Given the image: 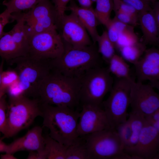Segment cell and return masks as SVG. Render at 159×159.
Returning <instances> with one entry per match:
<instances>
[{
    "instance_id": "1",
    "label": "cell",
    "mask_w": 159,
    "mask_h": 159,
    "mask_svg": "<svg viewBox=\"0 0 159 159\" xmlns=\"http://www.w3.org/2000/svg\"><path fill=\"white\" fill-rule=\"evenodd\" d=\"M80 78L52 71L41 82L37 98L41 103L74 109L80 103Z\"/></svg>"
},
{
    "instance_id": "2",
    "label": "cell",
    "mask_w": 159,
    "mask_h": 159,
    "mask_svg": "<svg viewBox=\"0 0 159 159\" xmlns=\"http://www.w3.org/2000/svg\"><path fill=\"white\" fill-rule=\"evenodd\" d=\"M43 126L49 130V135L67 147L78 138L77 132L80 112L74 109L40 103Z\"/></svg>"
},
{
    "instance_id": "3",
    "label": "cell",
    "mask_w": 159,
    "mask_h": 159,
    "mask_svg": "<svg viewBox=\"0 0 159 159\" xmlns=\"http://www.w3.org/2000/svg\"><path fill=\"white\" fill-rule=\"evenodd\" d=\"M64 44L62 55L49 60L51 70L67 76L80 78L88 70L100 66V54L95 44L74 47Z\"/></svg>"
},
{
    "instance_id": "4",
    "label": "cell",
    "mask_w": 159,
    "mask_h": 159,
    "mask_svg": "<svg viewBox=\"0 0 159 159\" xmlns=\"http://www.w3.org/2000/svg\"><path fill=\"white\" fill-rule=\"evenodd\" d=\"M42 115L41 104L38 98L24 96L9 98L6 131L3 138L13 137L28 128L37 117Z\"/></svg>"
},
{
    "instance_id": "5",
    "label": "cell",
    "mask_w": 159,
    "mask_h": 159,
    "mask_svg": "<svg viewBox=\"0 0 159 159\" xmlns=\"http://www.w3.org/2000/svg\"><path fill=\"white\" fill-rule=\"evenodd\" d=\"M9 62L15 65L18 84L23 96L37 98L41 82L51 71L49 60L39 59L27 55Z\"/></svg>"
},
{
    "instance_id": "6",
    "label": "cell",
    "mask_w": 159,
    "mask_h": 159,
    "mask_svg": "<svg viewBox=\"0 0 159 159\" xmlns=\"http://www.w3.org/2000/svg\"><path fill=\"white\" fill-rule=\"evenodd\" d=\"M80 78V102L82 105L101 106L104 97L110 91L114 82L107 68L99 66L90 69Z\"/></svg>"
},
{
    "instance_id": "7",
    "label": "cell",
    "mask_w": 159,
    "mask_h": 159,
    "mask_svg": "<svg viewBox=\"0 0 159 159\" xmlns=\"http://www.w3.org/2000/svg\"><path fill=\"white\" fill-rule=\"evenodd\" d=\"M90 159H130L124 150L115 128L110 127L84 136Z\"/></svg>"
},
{
    "instance_id": "8",
    "label": "cell",
    "mask_w": 159,
    "mask_h": 159,
    "mask_svg": "<svg viewBox=\"0 0 159 159\" xmlns=\"http://www.w3.org/2000/svg\"><path fill=\"white\" fill-rule=\"evenodd\" d=\"M134 80L116 78L109 92V96L102 103L101 106L111 127L115 128L127 120L131 86Z\"/></svg>"
},
{
    "instance_id": "9",
    "label": "cell",
    "mask_w": 159,
    "mask_h": 159,
    "mask_svg": "<svg viewBox=\"0 0 159 159\" xmlns=\"http://www.w3.org/2000/svg\"><path fill=\"white\" fill-rule=\"evenodd\" d=\"M57 29H52L30 36L28 55L40 60H49L60 57L64 45Z\"/></svg>"
},
{
    "instance_id": "10",
    "label": "cell",
    "mask_w": 159,
    "mask_h": 159,
    "mask_svg": "<svg viewBox=\"0 0 159 159\" xmlns=\"http://www.w3.org/2000/svg\"><path fill=\"white\" fill-rule=\"evenodd\" d=\"M23 15L29 36L58 29L56 12L49 0H41L27 12L23 13Z\"/></svg>"
},
{
    "instance_id": "11",
    "label": "cell",
    "mask_w": 159,
    "mask_h": 159,
    "mask_svg": "<svg viewBox=\"0 0 159 159\" xmlns=\"http://www.w3.org/2000/svg\"><path fill=\"white\" fill-rule=\"evenodd\" d=\"M149 84L133 81L130 92L131 110L145 117L159 109V95Z\"/></svg>"
},
{
    "instance_id": "12",
    "label": "cell",
    "mask_w": 159,
    "mask_h": 159,
    "mask_svg": "<svg viewBox=\"0 0 159 159\" xmlns=\"http://www.w3.org/2000/svg\"><path fill=\"white\" fill-rule=\"evenodd\" d=\"M79 120L77 132L79 137L111 127L101 106L82 105Z\"/></svg>"
},
{
    "instance_id": "13",
    "label": "cell",
    "mask_w": 159,
    "mask_h": 159,
    "mask_svg": "<svg viewBox=\"0 0 159 159\" xmlns=\"http://www.w3.org/2000/svg\"><path fill=\"white\" fill-rule=\"evenodd\" d=\"M64 43L74 47H83L92 44L87 30L76 15L65 14L58 24Z\"/></svg>"
},
{
    "instance_id": "14",
    "label": "cell",
    "mask_w": 159,
    "mask_h": 159,
    "mask_svg": "<svg viewBox=\"0 0 159 159\" xmlns=\"http://www.w3.org/2000/svg\"><path fill=\"white\" fill-rule=\"evenodd\" d=\"M137 82L148 81L154 88L159 89V50L153 47L146 49L134 64Z\"/></svg>"
},
{
    "instance_id": "15",
    "label": "cell",
    "mask_w": 159,
    "mask_h": 159,
    "mask_svg": "<svg viewBox=\"0 0 159 159\" xmlns=\"http://www.w3.org/2000/svg\"><path fill=\"white\" fill-rule=\"evenodd\" d=\"M159 131L146 121L136 145L129 152L132 159L159 158Z\"/></svg>"
},
{
    "instance_id": "16",
    "label": "cell",
    "mask_w": 159,
    "mask_h": 159,
    "mask_svg": "<svg viewBox=\"0 0 159 159\" xmlns=\"http://www.w3.org/2000/svg\"><path fill=\"white\" fill-rule=\"evenodd\" d=\"M44 145L45 137L42 134V129L40 126H36L23 136L8 144L6 153L14 154L20 151H35L44 149Z\"/></svg>"
},
{
    "instance_id": "17",
    "label": "cell",
    "mask_w": 159,
    "mask_h": 159,
    "mask_svg": "<svg viewBox=\"0 0 159 159\" xmlns=\"http://www.w3.org/2000/svg\"><path fill=\"white\" fill-rule=\"evenodd\" d=\"M70 11L77 17L90 35L93 43L96 44L99 34L97 26L99 22L92 7L86 8L77 6L72 1L66 10Z\"/></svg>"
},
{
    "instance_id": "18",
    "label": "cell",
    "mask_w": 159,
    "mask_h": 159,
    "mask_svg": "<svg viewBox=\"0 0 159 159\" xmlns=\"http://www.w3.org/2000/svg\"><path fill=\"white\" fill-rule=\"evenodd\" d=\"M138 21L143 33L142 42L146 45H158L159 42V26L150 11L139 12Z\"/></svg>"
},
{
    "instance_id": "19",
    "label": "cell",
    "mask_w": 159,
    "mask_h": 159,
    "mask_svg": "<svg viewBox=\"0 0 159 159\" xmlns=\"http://www.w3.org/2000/svg\"><path fill=\"white\" fill-rule=\"evenodd\" d=\"M27 55V53L13 39L10 31L4 32L0 37V56L9 61Z\"/></svg>"
},
{
    "instance_id": "20",
    "label": "cell",
    "mask_w": 159,
    "mask_h": 159,
    "mask_svg": "<svg viewBox=\"0 0 159 159\" xmlns=\"http://www.w3.org/2000/svg\"><path fill=\"white\" fill-rule=\"evenodd\" d=\"M12 20H16V23L10 31L14 41L28 54L30 36L25 23L23 13L12 14Z\"/></svg>"
},
{
    "instance_id": "21",
    "label": "cell",
    "mask_w": 159,
    "mask_h": 159,
    "mask_svg": "<svg viewBox=\"0 0 159 159\" xmlns=\"http://www.w3.org/2000/svg\"><path fill=\"white\" fill-rule=\"evenodd\" d=\"M127 119L130 123L132 134L124 150L128 154L136 145L146 120L145 117L142 114L132 110L130 113Z\"/></svg>"
},
{
    "instance_id": "22",
    "label": "cell",
    "mask_w": 159,
    "mask_h": 159,
    "mask_svg": "<svg viewBox=\"0 0 159 159\" xmlns=\"http://www.w3.org/2000/svg\"><path fill=\"white\" fill-rule=\"evenodd\" d=\"M107 69L117 78L133 80L129 65L120 55L115 54L108 63Z\"/></svg>"
},
{
    "instance_id": "23",
    "label": "cell",
    "mask_w": 159,
    "mask_h": 159,
    "mask_svg": "<svg viewBox=\"0 0 159 159\" xmlns=\"http://www.w3.org/2000/svg\"><path fill=\"white\" fill-rule=\"evenodd\" d=\"M147 49L146 45L140 41L123 47L118 51L121 56L126 61L134 64L140 59Z\"/></svg>"
},
{
    "instance_id": "24",
    "label": "cell",
    "mask_w": 159,
    "mask_h": 159,
    "mask_svg": "<svg viewBox=\"0 0 159 159\" xmlns=\"http://www.w3.org/2000/svg\"><path fill=\"white\" fill-rule=\"evenodd\" d=\"M67 148L49 135L45 137L44 149L47 159H66Z\"/></svg>"
},
{
    "instance_id": "25",
    "label": "cell",
    "mask_w": 159,
    "mask_h": 159,
    "mask_svg": "<svg viewBox=\"0 0 159 159\" xmlns=\"http://www.w3.org/2000/svg\"><path fill=\"white\" fill-rule=\"evenodd\" d=\"M98 52L102 56L103 59L108 63L110 60L115 54L114 45L110 40L107 31L103 32L97 39Z\"/></svg>"
},
{
    "instance_id": "26",
    "label": "cell",
    "mask_w": 159,
    "mask_h": 159,
    "mask_svg": "<svg viewBox=\"0 0 159 159\" xmlns=\"http://www.w3.org/2000/svg\"><path fill=\"white\" fill-rule=\"evenodd\" d=\"M66 159H90L84 138L79 137L67 148Z\"/></svg>"
},
{
    "instance_id": "27",
    "label": "cell",
    "mask_w": 159,
    "mask_h": 159,
    "mask_svg": "<svg viewBox=\"0 0 159 159\" xmlns=\"http://www.w3.org/2000/svg\"><path fill=\"white\" fill-rule=\"evenodd\" d=\"M94 9L99 22L105 26L111 19L110 15L113 10V0H96Z\"/></svg>"
},
{
    "instance_id": "28",
    "label": "cell",
    "mask_w": 159,
    "mask_h": 159,
    "mask_svg": "<svg viewBox=\"0 0 159 159\" xmlns=\"http://www.w3.org/2000/svg\"><path fill=\"white\" fill-rule=\"evenodd\" d=\"M41 0H9L5 1L3 4L6 6V9L11 14L21 12L30 9Z\"/></svg>"
},
{
    "instance_id": "29",
    "label": "cell",
    "mask_w": 159,
    "mask_h": 159,
    "mask_svg": "<svg viewBox=\"0 0 159 159\" xmlns=\"http://www.w3.org/2000/svg\"><path fill=\"white\" fill-rule=\"evenodd\" d=\"M139 41V38L134 31V26L130 25L120 33L115 46V49L119 50L122 47Z\"/></svg>"
},
{
    "instance_id": "30",
    "label": "cell",
    "mask_w": 159,
    "mask_h": 159,
    "mask_svg": "<svg viewBox=\"0 0 159 159\" xmlns=\"http://www.w3.org/2000/svg\"><path fill=\"white\" fill-rule=\"evenodd\" d=\"M115 129L119 136L124 150L131 135V129L129 121L127 119L126 121L117 126Z\"/></svg>"
},
{
    "instance_id": "31",
    "label": "cell",
    "mask_w": 159,
    "mask_h": 159,
    "mask_svg": "<svg viewBox=\"0 0 159 159\" xmlns=\"http://www.w3.org/2000/svg\"><path fill=\"white\" fill-rule=\"evenodd\" d=\"M18 80V76L14 69L4 71L2 75L1 88L6 91L9 87Z\"/></svg>"
},
{
    "instance_id": "32",
    "label": "cell",
    "mask_w": 159,
    "mask_h": 159,
    "mask_svg": "<svg viewBox=\"0 0 159 159\" xmlns=\"http://www.w3.org/2000/svg\"><path fill=\"white\" fill-rule=\"evenodd\" d=\"M113 10L118 9L138 19V12L132 6L121 0H113Z\"/></svg>"
},
{
    "instance_id": "33",
    "label": "cell",
    "mask_w": 159,
    "mask_h": 159,
    "mask_svg": "<svg viewBox=\"0 0 159 159\" xmlns=\"http://www.w3.org/2000/svg\"><path fill=\"white\" fill-rule=\"evenodd\" d=\"M114 11L115 14L114 17L120 21L134 26L138 24V19L119 10L117 9Z\"/></svg>"
},
{
    "instance_id": "34",
    "label": "cell",
    "mask_w": 159,
    "mask_h": 159,
    "mask_svg": "<svg viewBox=\"0 0 159 159\" xmlns=\"http://www.w3.org/2000/svg\"><path fill=\"white\" fill-rule=\"evenodd\" d=\"M7 104L3 97L0 100V132L4 135L6 132L7 124Z\"/></svg>"
},
{
    "instance_id": "35",
    "label": "cell",
    "mask_w": 159,
    "mask_h": 159,
    "mask_svg": "<svg viewBox=\"0 0 159 159\" xmlns=\"http://www.w3.org/2000/svg\"><path fill=\"white\" fill-rule=\"evenodd\" d=\"M134 7L138 12L149 11L152 9L150 4L145 0H121Z\"/></svg>"
},
{
    "instance_id": "36",
    "label": "cell",
    "mask_w": 159,
    "mask_h": 159,
    "mask_svg": "<svg viewBox=\"0 0 159 159\" xmlns=\"http://www.w3.org/2000/svg\"><path fill=\"white\" fill-rule=\"evenodd\" d=\"M70 0H52L56 12L58 25L59 22L65 14L67 4Z\"/></svg>"
},
{
    "instance_id": "37",
    "label": "cell",
    "mask_w": 159,
    "mask_h": 159,
    "mask_svg": "<svg viewBox=\"0 0 159 159\" xmlns=\"http://www.w3.org/2000/svg\"><path fill=\"white\" fill-rule=\"evenodd\" d=\"M105 26L107 29L108 36L115 47L119 32L115 24L113 19H111Z\"/></svg>"
},
{
    "instance_id": "38",
    "label": "cell",
    "mask_w": 159,
    "mask_h": 159,
    "mask_svg": "<svg viewBox=\"0 0 159 159\" xmlns=\"http://www.w3.org/2000/svg\"><path fill=\"white\" fill-rule=\"evenodd\" d=\"M145 118L148 124L159 131V109Z\"/></svg>"
},
{
    "instance_id": "39",
    "label": "cell",
    "mask_w": 159,
    "mask_h": 159,
    "mask_svg": "<svg viewBox=\"0 0 159 159\" xmlns=\"http://www.w3.org/2000/svg\"><path fill=\"white\" fill-rule=\"evenodd\" d=\"M12 20V14L10 13L6 9L0 14V37L4 32V26Z\"/></svg>"
},
{
    "instance_id": "40",
    "label": "cell",
    "mask_w": 159,
    "mask_h": 159,
    "mask_svg": "<svg viewBox=\"0 0 159 159\" xmlns=\"http://www.w3.org/2000/svg\"><path fill=\"white\" fill-rule=\"evenodd\" d=\"M28 159H47V155L44 148L42 149L30 152L27 157Z\"/></svg>"
},
{
    "instance_id": "41",
    "label": "cell",
    "mask_w": 159,
    "mask_h": 159,
    "mask_svg": "<svg viewBox=\"0 0 159 159\" xmlns=\"http://www.w3.org/2000/svg\"><path fill=\"white\" fill-rule=\"evenodd\" d=\"M150 11L158 25L159 26V2L157 1L153 4Z\"/></svg>"
},
{
    "instance_id": "42",
    "label": "cell",
    "mask_w": 159,
    "mask_h": 159,
    "mask_svg": "<svg viewBox=\"0 0 159 159\" xmlns=\"http://www.w3.org/2000/svg\"><path fill=\"white\" fill-rule=\"evenodd\" d=\"M80 5L83 7H90L92 6L93 2L90 0H77Z\"/></svg>"
},
{
    "instance_id": "43",
    "label": "cell",
    "mask_w": 159,
    "mask_h": 159,
    "mask_svg": "<svg viewBox=\"0 0 159 159\" xmlns=\"http://www.w3.org/2000/svg\"><path fill=\"white\" fill-rule=\"evenodd\" d=\"M0 158L1 159H16L18 158L14 155V154L6 153L5 154L1 155Z\"/></svg>"
},
{
    "instance_id": "44",
    "label": "cell",
    "mask_w": 159,
    "mask_h": 159,
    "mask_svg": "<svg viewBox=\"0 0 159 159\" xmlns=\"http://www.w3.org/2000/svg\"><path fill=\"white\" fill-rule=\"evenodd\" d=\"M8 144L3 142L0 139V153H6L8 149Z\"/></svg>"
},
{
    "instance_id": "45",
    "label": "cell",
    "mask_w": 159,
    "mask_h": 159,
    "mask_svg": "<svg viewBox=\"0 0 159 159\" xmlns=\"http://www.w3.org/2000/svg\"><path fill=\"white\" fill-rule=\"evenodd\" d=\"M4 64V62L3 61H2L0 64V89H2L1 88V83H2V72L3 71H4L3 70Z\"/></svg>"
},
{
    "instance_id": "46",
    "label": "cell",
    "mask_w": 159,
    "mask_h": 159,
    "mask_svg": "<svg viewBox=\"0 0 159 159\" xmlns=\"http://www.w3.org/2000/svg\"><path fill=\"white\" fill-rule=\"evenodd\" d=\"M6 93V90L0 89V100L3 97L4 95Z\"/></svg>"
},
{
    "instance_id": "47",
    "label": "cell",
    "mask_w": 159,
    "mask_h": 159,
    "mask_svg": "<svg viewBox=\"0 0 159 159\" xmlns=\"http://www.w3.org/2000/svg\"><path fill=\"white\" fill-rule=\"evenodd\" d=\"M157 0H145V1L147 2L150 4V3H151L153 4L155 1H157Z\"/></svg>"
},
{
    "instance_id": "48",
    "label": "cell",
    "mask_w": 159,
    "mask_h": 159,
    "mask_svg": "<svg viewBox=\"0 0 159 159\" xmlns=\"http://www.w3.org/2000/svg\"><path fill=\"white\" fill-rule=\"evenodd\" d=\"M93 2H96V0H90Z\"/></svg>"
}]
</instances>
